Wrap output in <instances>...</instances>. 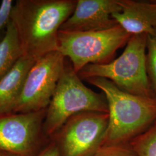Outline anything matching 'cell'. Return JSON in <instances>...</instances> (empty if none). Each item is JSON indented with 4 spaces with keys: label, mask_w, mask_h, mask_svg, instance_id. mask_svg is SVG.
Returning <instances> with one entry per match:
<instances>
[{
    "label": "cell",
    "mask_w": 156,
    "mask_h": 156,
    "mask_svg": "<svg viewBox=\"0 0 156 156\" xmlns=\"http://www.w3.org/2000/svg\"><path fill=\"white\" fill-rule=\"evenodd\" d=\"M76 0H17L11 20L16 30L23 56L36 61L57 50L58 34L72 15Z\"/></svg>",
    "instance_id": "cell-1"
},
{
    "label": "cell",
    "mask_w": 156,
    "mask_h": 156,
    "mask_svg": "<svg viewBox=\"0 0 156 156\" xmlns=\"http://www.w3.org/2000/svg\"><path fill=\"white\" fill-rule=\"evenodd\" d=\"M102 91L106 98L109 122L104 143L120 144L137 136L156 121V97L131 94L102 78L85 80Z\"/></svg>",
    "instance_id": "cell-2"
},
{
    "label": "cell",
    "mask_w": 156,
    "mask_h": 156,
    "mask_svg": "<svg viewBox=\"0 0 156 156\" xmlns=\"http://www.w3.org/2000/svg\"><path fill=\"white\" fill-rule=\"evenodd\" d=\"M147 34L133 35L118 58L102 64H89L78 73L79 78H102L131 94L156 97L146 67Z\"/></svg>",
    "instance_id": "cell-3"
},
{
    "label": "cell",
    "mask_w": 156,
    "mask_h": 156,
    "mask_svg": "<svg viewBox=\"0 0 156 156\" xmlns=\"http://www.w3.org/2000/svg\"><path fill=\"white\" fill-rule=\"evenodd\" d=\"M84 112L108 113L106 98L86 87L66 58L63 73L46 109V132L56 133L70 117Z\"/></svg>",
    "instance_id": "cell-4"
},
{
    "label": "cell",
    "mask_w": 156,
    "mask_h": 156,
    "mask_svg": "<svg viewBox=\"0 0 156 156\" xmlns=\"http://www.w3.org/2000/svg\"><path fill=\"white\" fill-rule=\"evenodd\" d=\"M131 36L118 24L96 31L60 30L57 51L69 60L78 73L87 65L112 61L117 50L127 45Z\"/></svg>",
    "instance_id": "cell-5"
},
{
    "label": "cell",
    "mask_w": 156,
    "mask_h": 156,
    "mask_svg": "<svg viewBox=\"0 0 156 156\" xmlns=\"http://www.w3.org/2000/svg\"><path fill=\"white\" fill-rule=\"evenodd\" d=\"M66 64L58 51L50 52L34 62L30 69L15 104L14 113L46 109L50 104Z\"/></svg>",
    "instance_id": "cell-6"
},
{
    "label": "cell",
    "mask_w": 156,
    "mask_h": 156,
    "mask_svg": "<svg viewBox=\"0 0 156 156\" xmlns=\"http://www.w3.org/2000/svg\"><path fill=\"white\" fill-rule=\"evenodd\" d=\"M108 113L84 112L70 117L60 132L62 156H89L104 144Z\"/></svg>",
    "instance_id": "cell-7"
},
{
    "label": "cell",
    "mask_w": 156,
    "mask_h": 156,
    "mask_svg": "<svg viewBox=\"0 0 156 156\" xmlns=\"http://www.w3.org/2000/svg\"><path fill=\"white\" fill-rule=\"evenodd\" d=\"M46 111L0 115V149L16 153L27 151L38 134Z\"/></svg>",
    "instance_id": "cell-8"
},
{
    "label": "cell",
    "mask_w": 156,
    "mask_h": 156,
    "mask_svg": "<svg viewBox=\"0 0 156 156\" xmlns=\"http://www.w3.org/2000/svg\"><path fill=\"white\" fill-rule=\"evenodd\" d=\"M119 0H77L72 15L60 30L67 31H96L117 25L112 15L120 12Z\"/></svg>",
    "instance_id": "cell-9"
},
{
    "label": "cell",
    "mask_w": 156,
    "mask_h": 156,
    "mask_svg": "<svg viewBox=\"0 0 156 156\" xmlns=\"http://www.w3.org/2000/svg\"><path fill=\"white\" fill-rule=\"evenodd\" d=\"M120 12L112 14L118 25L131 35L156 33V1L119 0Z\"/></svg>",
    "instance_id": "cell-10"
},
{
    "label": "cell",
    "mask_w": 156,
    "mask_h": 156,
    "mask_svg": "<svg viewBox=\"0 0 156 156\" xmlns=\"http://www.w3.org/2000/svg\"><path fill=\"white\" fill-rule=\"evenodd\" d=\"M35 62L23 56L0 79V115L13 111L27 75Z\"/></svg>",
    "instance_id": "cell-11"
},
{
    "label": "cell",
    "mask_w": 156,
    "mask_h": 156,
    "mask_svg": "<svg viewBox=\"0 0 156 156\" xmlns=\"http://www.w3.org/2000/svg\"><path fill=\"white\" fill-rule=\"evenodd\" d=\"M23 56L20 39L11 20L6 27L4 37L0 41V79Z\"/></svg>",
    "instance_id": "cell-12"
},
{
    "label": "cell",
    "mask_w": 156,
    "mask_h": 156,
    "mask_svg": "<svg viewBox=\"0 0 156 156\" xmlns=\"http://www.w3.org/2000/svg\"><path fill=\"white\" fill-rule=\"evenodd\" d=\"M132 146L137 156H156V121L134 139Z\"/></svg>",
    "instance_id": "cell-13"
},
{
    "label": "cell",
    "mask_w": 156,
    "mask_h": 156,
    "mask_svg": "<svg viewBox=\"0 0 156 156\" xmlns=\"http://www.w3.org/2000/svg\"><path fill=\"white\" fill-rule=\"evenodd\" d=\"M146 67L151 87L156 96V33L147 35Z\"/></svg>",
    "instance_id": "cell-14"
},
{
    "label": "cell",
    "mask_w": 156,
    "mask_h": 156,
    "mask_svg": "<svg viewBox=\"0 0 156 156\" xmlns=\"http://www.w3.org/2000/svg\"><path fill=\"white\" fill-rule=\"evenodd\" d=\"M89 156H137L133 149L120 144L102 145Z\"/></svg>",
    "instance_id": "cell-15"
},
{
    "label": "cell",
    "mask_w": 156,
    "mask_h": 156,
    "mask_svg": "<svg viewBox=\"0 0 156 156\" xmlns=\"http://www.w3.org/2000/svg\"><path fill=\"white\" fill-rule=\"evenodd\" d=\"M14 2L12 0H2L0 4V41L2 30L11 20L12 10Z\"/></svg>",
    "instance_id": "cell-16"
},
{
    "label": "cell",
    "mask_w": 156,
    "mask_h": 156,
    "mask_svg": "<svg viewBox=\"0 0 156 156\" xmlns=\"http://www.w3.org/2000/svg\"><path fill=\"white\" fill-rule=\"evenodd\" d=\"M39 156H61L58 149L55 146H51Z\"/></svg>",
    "instance_id": "cell-17"
}]
</instances>
